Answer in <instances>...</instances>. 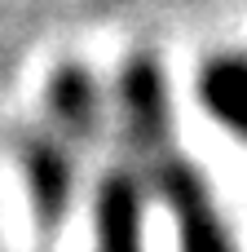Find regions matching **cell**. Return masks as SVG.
Masks as SVG:
<instances>
[{
  "mask_svg": "<svg viewBox=\"0 0 247 252\" xmlns=\"http://www.w3.org/2000/svg\"><path fill=\"white\" fill-rule=\"evenodd\" d=\"M199 93H203V106L212 111V120L247 142V58L208 62V71L199 80Z\"/></svg>",
  "mask_w": 247,
  "mask_h": 252,
  "instance_id": "3957f363",
  "label": "cell"
},
{
  "mask_svg": "<svg viewBox=\"0 0 247 252\" xmlns=\"http://www.w3.org/2000/svg\"><path fill=\"white\" fill-rule=\"evenodd\" d=\"M97 252H141V190L128 177H106L97 190Z\"/></svg>",
  "mask_w": 247,
  "mask_h": 252,
  "instance_id": "7a4b0ae2",
  "label": "cell"
},
{
  "mask_svg": "<svg viewBox=\"0 0 247 252\" xmlns=\"http://www.w3.org/2000/svg\"><path fill=\"white\" fill-rule=\"evenodd\" d=\"M124 120H128L133 151L141 155L159 199L168 204V213L177 221L181 252H239L208 195V182L190 168V159L172 142L164 80L150 62H137L124 71Z\"/></svg>",
  "mask_w": 247,
  "mask_h": 252,
  "instance_id": "6da1fadb",
  "label": "cell"
}]
</instances>
